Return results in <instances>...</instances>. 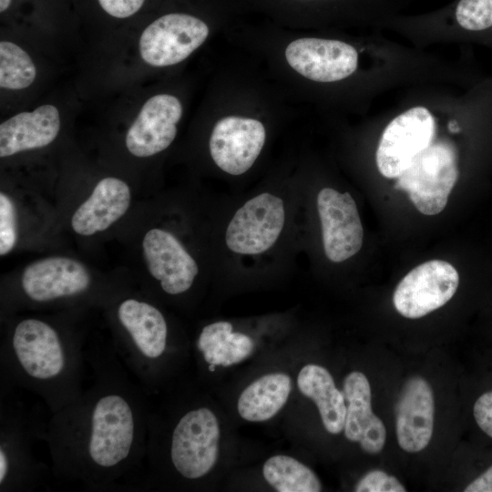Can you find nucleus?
<instances>
[{
  "mask_svg": "<svg viewBox=\"0 0 492 492\" xmlns=\"http://www.w3.org/2000/svg\"><path fill=\"white\" fill-rule=\"evenodd\" d=\"M89 382L44 425L54 476L90 489L121 487L143 470L147 392L114 346H88Z\"/></svg>",
  "mask_w": 492,
  "mask_h": 492,
  "instance_id": "f257e3e1",
  "label": "nucleus"
},
{
  "mask_svg": "<svg viewBox=\"0 0 492 492\" xmlns=\"http://www.w3.org/2000/svg\"><path fill=\"white\" fill-rule=\"evenodd\" d=\"M2 380L42 398L51 414L76 401L89 374L88 346L67 340L55 326L26 318L0 348Z\"/></svg>",
  "mask_w": 492,
  "mask_h": 492,
  "instance_id": "f03ea898",
  "label": "nucleus"
},
{
  "mask_svg": "<svg viewBox=\"0 0 492 492\" xmlns=\"http://www.w3.org/2000/svg\"><path fill=\"white\" fill-rule=\"evenodd\" d=\"M123 337L113 346L118 357L148 393L153 381V367L168 349L169 329L163 313L153 304L127 298L117 309Z\"/></svg>",
  "mask_w": 492,
  "mask_h": 492,
  "instance_id": "7ed1b4c3",
  "label": "nucleus"
},
{
  "mask_svg": "<svg viewBox=\"0 0 492 492\" xmlns=\"http://www.w3.org/2000/svg\"><path fill=\"white\" fill-rule=\"evenodd\" d=\"M458 177L455 149L446 142H432L402 172L395 189L408 193L425 215L441 212Z\"/></svg>",
  "mask_w": 492,
  "mask_h": 492,
  "instance_id": "20e7f679",
  "label": "nucleus"
},
{
  "mask_svg": "<svg viewBox=\"0 0 492 492\" xmlns=\"http://www.w3.org/2000/svg\"><path fill=\"white\" fill-rule=\"evenodd\" d=\"M220 425L207 407L185 413L172 429L169 459L176 472L188 480L206 476L219 456Z\"/></svg>",
  "mask_w": 492,
  "mask_h": 492,
  "instance_id": "39448f33",
  "label": "nucleus"
},
{
  "mask_svg": "<svg viewBox=\"0 0 492 492\" xmlns=\"http://www.w3.org/2000/svg\"><path fill=\"white\" fill-rule=\"evenodd\" d=\"M285 206L279 196L263 192L245 201L229 221L224 241L231 252L259 255L279 240L285 224Z\"/></svg>",
  "mask_w": 492,
  "mask_h": 492,
  "instance_id": "423d86ee",
  "label": "nucleus"
},
{
  "mask_svg": "<svg viewBox=\"0 0 492 492\" xmlns=\"http://www.w3.org/2000/svg\"><path fill=\"white\" fill-rule=\"evenodd\" d=\"M208 36L209 27L201 19L183 13L167 14L144 29L139 53L150 66H172L186 59Z\"/></svg>",
  "mask_w": 492,
  "mask_h": 492,
  "instance_id": "0eeeda50",
  "label": "nucleus"
},
{
  "mask_svg": "<svg viewBox=\"0 0 492 492\" xmlns=\"http://www.w3.org/2000/svg\"><path fill=\"white\" fill-rule=\"evenodd\" d=\"M435 119L424 107L412 108L394 118L384 130L376 150V164L386 178H398L432 142Z\"/></svg>",
  "mask_w": 492,
  "mask_h": 492,
  "instance_id": "6e6552de",
  "label": "nucleus"
},
{
  "mask_svg": "<svg viewBox=\"0 0 492 492\" xmlns=\"http://www.w3.org/2000/svg\"><path fill=\"white\" fill-rule=\"evenodd\" d=\"M459 275L442 260L425 261L411 270L398 283L393 302L404 317L417 319L445 305L456 293Z\"/></svg>",
  "mask_w": 492,
  "mask_h": 492,
  "instance_id": "1a4fd4ad",
  "label": "nucleus"
},
{
  "mask_svg": "<svg viewBox=\"0 0 492 492\" xmlns=\"http://www.w3.org/2000/svg\"><path fill=\"white\" fill-rule=\"evenodd\" d=\"M43 427L34 426L21 414L1 412L0 491L34 488L42 469L33 457V437L42 438Z\"/></svg>",
  "mask_w": 492,
  "mask_h": 492,
  "instance_id": "9d476101",
  "label": "nucleus"
},
{
  "mask_svg": "<svg viewBox=\"0 0 492 492\" xmlns=\"http://www.w3.org/2000/svg\"><path fill=\"white\" fill-rule=\"evenodd\" d=\"M317 210L327 259L338 263L355 255L363 245L364 229L351 194L323 188L317 195Z\"/></svg>",
  "mask_w": 492,
  "mask_h": 492,
  "instance_id": "9b49d317",
  "label": "nucleus"
},
{
  "mask_svg": "<svg viewBox=\"0 0 492 492\" xmlns=\"http://www.w3.org/2000/svg\"><path fill=\"white\" fill-rule=\"evenodd\" d=\"M266 139L263 124L251 118L227 116L213 127L209 148L214 163L224 172L239 176L258 159Z\"/></svg>",
  "mask_w": 492,
  "mask_h": 492,
  "instance_id": "f8f14e48",
  "label": "nucleus"
},
{
  "mask_svg": "<svg viewBox=\"0 0 492 492\" xmlns=\"http://www.w3.org/2000/svg\"><path fill=\"white\" fill-rule=\"evenodd\" d=\"M285 57L300 75L323 83L348 77L358 65V53L353 46L332 39L293 40L285 49Z\"/></svg>",
  "mask_w": 492,
  "mask_h": 492,
  "instance_id": "ddd939ff",
  "label": "nucleus"
},
{
  "mask_svg": "<svg viewBox=\"0 0 492 492\" xmlns=\"http://www.w3.org/2000/svg\"><path fill=\"white\" fill-rule=\"evenodd\" d=\"M142 249L149 272L164 292L179 295L191 288L199 273L198 264L172 233L159 228L149 230Z\"/></svg>",
  "mask_w": 492,
  "mask_h": 492,
  "instance_id": "4468645a",
  "label": "nucleus"
},
{
  "mask_svg": "<svg viewBox=\"0 0 492 492\" xmlns=\"http://www.w3.org/2000/svg\"><path fill=\"white\" fill-rule=\"evenodd\" d=\"M182 116L178 97L158 94L142 106L126 135L128 151L139 158L150 157L165 150L177 135V125Z\"/></svg>",
  "mask_w": 492,
  "mask_h": 492,
  "instance_id": "2eb2a0df",
  "label": "nucleus"
},
{
  "mask_svg": "<svg viewBox=\"0 0 492 492\" xmlns=\"http://www.w3.org/2000/svg\"><path fill=\"white\" fill-rule=\"evenodd\" d=\"M21 285L31 301L45 303L86 292L91 285V276L78 261L56 256L28 265Z\"/></svg>",
  "mask_w": 492,
  "mask_h": 492,
  "instance_id": "dca6fc26",
  "label": "nucleus"
},
{
  "mask_svg": "<svg viewBox=\"0 0 492 492\" xmlns=\"http://www.w3.org/2000/svg\"><path fill=\"white\" fill-rule=\"evenodd\" d=\"M435 400L430 384L413 376L404 384L395 407L396 437L399 446L409 453L425 449L434 430Z\"/></svg>",
  "mask_w": 492,
  "mask_h": 492,
  "instance_id": "f3484780",
  "label": "nucleus"
},
{
  "mask_svg": "<svg viewBox=\"0 0 492 492\" xmlns=\"http://www.w3.org/2000/svg\"><path fill=\"white\" fill-rule=\"evenodd\" d=\"M343 393L347 401L344 436L357 442L369 454H378L384 446L386 430L382 420L372 411L371 386L366 376L358 371L344 379Z\"/></svg>",
  "mask_w": 492,
  "mask_h": 492,
  "instance_id": "a211bd4d",
  "label": "nucleus"
},
{
  "mask_svg": "<svg viewBox=\"0 0 492 492\" xmlns=\"http://www.w3.org/2000/svg\"><path fill=\"white\" fill-rule=\"evenodd\" d=\"M130 199L129 187L123 180L113 177L101 179L74 212V231L89 236L105 231L127 212Z\"/></svg>",
  "mask_w": 492,
  "mask_h": 492,
  "instance_id": "6ab92c4d",
  "label": "nucleus"
},
{
  "mask_svg": "<svg viewBox=\"0 0 492 492\" xmlns=\"http://www.w3.org/2000/svg\"><path fill=\"white\" fill-rule=\"evenodd\" d=\"M60 124L57 108L49 104L13 116L0 125V157L47 146L56 138Z\"/></svg>",
  "mask_w": 492,
  "mask_h": 492,
  "instance_id": "aec40b11",
  "label": "nucleus"
},
{
  "mask_svg": "<svg viewBox=\"0 0 492 492\" xmlns=\"http://www.w3.org/2000/svg\"><path fill=\"white\" fill-rule=\"evenodd\" d=\"M298 388L317 405L325 429L333 435L343 430L346 408L343 393L335 385L331 374L324 367L307 364L297 379Z\"/></svg>",
  "mask_w": 492,
  "mask_h": 492,
  "instance_id": "412c9836",
  "label": "nucleus"
},
{
  "mask_svg": "<svg viewBox=\"0 0 492 492\" xmlns=\"http://www.w3.org/2000/svg\"><path fill=\"white\" fill-rule=\"evenodd\" d=\"M292 389L291 377L283 373L265 374L241 394L237 408L250 422H263L274 416L287 402Z\"/></svg>",
  "mask_w": 492,
  "mask_h": 492,
  "instance_id": "4be33fe9",
  "label": "nucleus"
},
{
  "mask_svg": "<svg viewBox=\"0 0 492 492\" xmlns=\"http://www.w3.org/2000/svg\"><path fill=\"white\" fill-rule=\"evenodd\" d=\"M232 324L219 321L204 326L196 346L208 364L230 366L248 358L253 352L252 339L234 333Z\"/></svg>",
  "mask_w": 492,
  "mask_h": 492,
  "instance_id": "5701e85b",
  "label": "nucleus"
},
{
  "mask_svg": "<svg viewBox=\"0 0 492 492\" xmlns=\"http://www.w3.org/2000/svg\"><path fill=\"white\" fill-rule=\"evenodd\" d=\"M265 480L279 492H319L322 485L315 473L297 459L277 455L262 468Z\"/></svg>",
  "mask_w": 492,
  "mask_h": 492,
  "instance_id": "b1692460",
  "label": "nucleus"
},
{
  "mask_svg": "<svg viewBox=\"0 0 492 492\" xmlns=\"http://www.w3.org/2000/svg\"><path fill=\"white\" fill-rule=\"evenodd\" d=\"M36 69L29 55L9 41L0 43V87L18 90L29 87L35 80Z\"/></svg>",
  "mask_w": 492,
  "mask_h": 492,
  "instance_id": "393cba45",
  "label": "nucleus"
},
{
  "mask_svg": "<svg viewBox=\"0 0 492 492\" xmlns=\"http://www.w3.org/2000/svg\"><path fill=\"white\" fill-rule=\"evenodd\" d=\"M456 17L465 29L479 31L488 28L492 26V0H460Z\"/></svg>",
  "mask_w": 492,
  "mask_h": 492,
  "instance_id": "a878e982",
  "label": "nucleus"
},
{
  "mask_svg": "<svg viewBox=\"0 0 492 492\" xmlns=\"http://www.w3.org/2000/svg\"><path fill=\"white\" fill-rule=\"evenodd\" d=\"M17 240L16 212L12 200L0 193V255L7 254Z\"/></svg>",
  "mask_w": 492,
  "mask_h": 492,
  "instance_id": "bb28decb",
  "label": "nucleus"
},
{
  "mask_svg": "<svg viewBox=\"0 0 492 492\" xmlns=\"http://www.w3.org/2000/svg\"><path fill=\"white\" fill-rule=\"evenodd\" d=\"M356 492H405V487L393 476L382 470L364 475L354 487Z\"/></svg>",
  "mask_w": 492,
  "mask_h": 492,
  "instance_id": "cd10ccee",
  "label": "nucleus"
},
{
  "mask_svg": "<svg viewBox=\"0 0 492 492\" xmlns=\"http://www.w3.org/2000/svg\"><path fill=\"white\" fill-rule=\"evenodd\" d=\"M473 415L480 429L492 438V391L484 393L477 399Z\"/></svg>",
  "mask_w": 492,
  "mask_h": 492,
  "instance_id": "c85d7f7f",
  "label": "nucleus"
},
{
  "mask_svg": "<svg viewBox=\"0 0 492 492\" xmlns=\"http://www.w3.org/2000/svg\"><path fill=\"white\" fill-rule=\"evenodd\" d=\"M145 0H98L102 9L116 18H127L137 13Z\"/></svg>",
  "mask_w": 492,
  "mask_h": 492,
  "instance_id": "c756f323",
  "label": "nucleus"
},
{
  "mask_svg": "<svg viewBox=\"0 0 492 492\" xmlns=\"http://www.w3.org/2000/svg\"><path fill=\"white\" fill-rule=\"evenodd\" d=\"M465 492H492V466L471 481Z\"/></svg>",
  "mask_w": 492,
  "mask_h": 492,
  "instance_id": "7c9ffc66",
  "label": "nucleus"
},
{
  "mask_svg": "<svg viewBox=\"0 0 492 492\" xmlns=\"http://www.w3.org/2000/svg\"><path fill=\"white\" fill-rule=\"evenodd\" d=\"M12 0H0V12H5L10 5Z\"/></svg>",
  "mask_w": 492,
  "mask_h": 492,
  "instance_id": "2f4dec72",
  "label": "nucleus"
},
{
  "mask_svg": "<svg viewBox=\"0 0 492 492\" xmlns=\"http://www.w3.org/2000/svg\"><path fill=\"white\" fill-rule=\"evenodd\" d=\"M216 366L214 364H208V369L210 372H214Z\"/></svg>",
  "mask_w": 492,
  "mask_h": 492,
  "instance_id": "473e14b6",
  "label": "nucleus"
}]
</instances>
